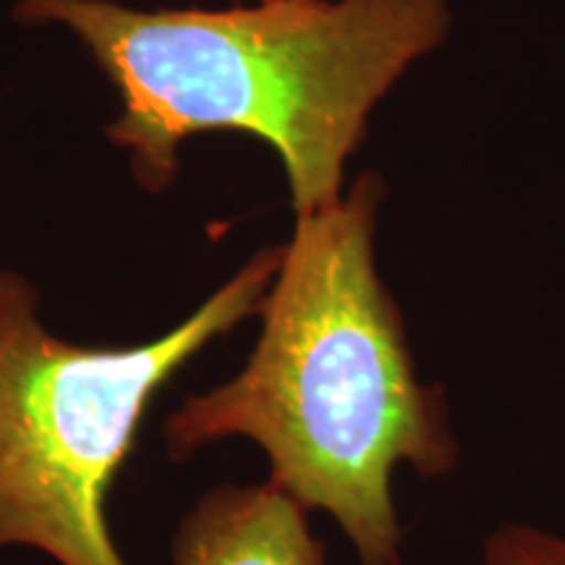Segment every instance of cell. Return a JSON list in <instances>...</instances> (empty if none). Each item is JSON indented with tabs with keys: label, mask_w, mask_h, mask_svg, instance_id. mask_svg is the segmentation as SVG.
<instances>
[{
	"label": "cell",
	"mask_w": 565,
	"mask_h": 565,
	"mask_svg": "<svg viewBox=\"0 0 565 565\" xmlns=\"http://www.w3.org/2000/svg\"><path fill=\"white\" fill-rule=\"evenodd\" d=\"M383 200V179L362 173L335 204L296 217L246 364L162 424L173 461L233 437L257 445L267 482L328 513L359 565H401L395 471L437 479L461 461L445 395L419 377L380 275Z\"/></svg>",
	"instance_id": "6da1fadb"
},
{
	"label": "cell",
	"mask_w": 565,
	"mask_h": 565,
	"mask_svg": "<svg viewBox=\"0 0 565 565\" xmlns=\"http://www.w3.org/2000/svg\"><path fill=\"white\" fill-rule=\"evenodd\" d=\"M21 24L74 34L118 92L105 129L145 192H166L186 139L242 131L278 152L294 215L343 196L372 110L448 40V0H270L139 11L113 0H13Z\"/></svg>",
	"instance_id": "7a4b0ae2"
},
{
	"label": "cell",
	"mask_w": 565,
	"mask_h": 565,
	"mask_svg": "<svg viewBox=\"0 0 565 565\" xmlns=\"http://www.w3.org/2000/svg\"><path fill=\"white\" fill-rule=\"evenodd\" d=\"M280 259L282 246L254 252L186 320L124 349L55 335L38 288L0 267V547H34L58 565H126L105 505L152 395L257 315Z\"/></svg>",
	"instance_id": "3957f363"
},
{
	"label": "cell",
	"mask_w": 565,
	"mask_h": 565,
	"mask_svg": "<svg viewBox=\"0 0 565 565\" xmlns=\"http://www.w3.org/2000/svg\"><path fill=\"white\" fill-rule=\"evenodd\" d=\"M173 565H330L309 511L265 484H221L196 500L173 540Z\"/></svg>",
	"instance_id": "277c9868"
},
{
	"label": "cell",
	"mask_w": 565,
	"mask_h": 565,
	"mask_svg": "<svg viewBox=\"0 0 565 565\" xmlns=\"http://www.w3.org/2000/svg\"><path fill=\"white\" fill-rule=\"evenodd\" d=\"M477 565H565V534L534 524H500Z\"/></svg>",
	"instance_id": "5b68a950"
},
{
	"label": "cell",
	"mask_w": 565,
	"mask_h": 565,
	"mask_svg": "<svg viewBox=\"0 0 565 565\" xmlns=\"http://www.w3.org/2000/svg\"><path fill=\"white\" fill-rule=\"evenodd\" d=\"M254 3H270V0H254Z\"/></svg>",
	"instance_id": "8992f818"
}]
</instances>
